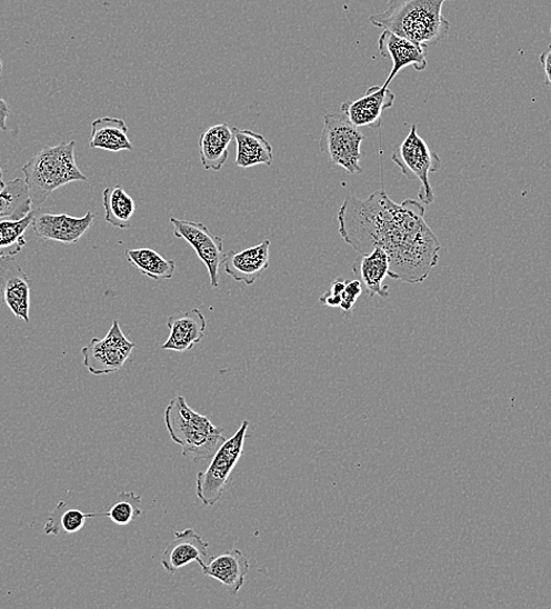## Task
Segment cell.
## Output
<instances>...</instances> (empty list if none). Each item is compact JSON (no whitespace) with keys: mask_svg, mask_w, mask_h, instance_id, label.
I'll list each match as a JSON object with an SVG mask.
<instances>
[{"mask_svg":"<svg viewBox=\"0 0 551 609\" xmlns=\"http://www.w3.org/2000/svg\"><path fill=\"white\" fill-rule=\"evenodd\" d=\"M427 208L415 200L393 202L384 189L359 200L348 196L337 214L339 234L359 254L383 249L390 258L389 277L418 284L440 259V242L425 221Z\"/></svg>","mask_w":551,"mask_h":609,"instance_id":"cell-1","label":"cell"},{"mask_svg":"<svg viewBox=\"0 0 551 609\" xmlns=\"http://www.w3.org/2000/svg\"><path fill=\"white\" fill-rule=\"evenodd\" d=\"M447 2L453 0H388L387 10L371 16L370 23L431 48L450 32V21L442 16Z\"/></svg>","mask_w":551,"mask_h":609,"instance_id":"cell-2","label":"cell"},{"mask_svg":"<svg viewBox=\"0 0 551 609\" xmlns=\"http://www.w3.org/2000/svg\"><path fill=\"white\" fill-rule=\"evenodd\" d=\"M164 425L172 441L182 448L186 459L209 461L226 441L223 429L190 408L181 396L169 402Z\"/></svg>","mask_w":551,"mask_h":609,"instance_id":"cell-3","label":"cell"},{"mask_svg":"<svg viewBox=\"0 0 551 609\" xmlns=\"http://www.w3.org/2000/svg\"><path fill=\"white\" fill-rule=\"evenodd\" d=\"M76 141L47 146L21 169L33 206L44 204L63 186L89 180L76 162Z\"/></svg>","mask_w":551,"mask_h":609,"instance_id":"cell-4","label":"cell"},{"mask_svg":"<svg viewBox=\"0 0 551 609\" xmlns=\"http://www.w3.org/2000/svg\"><path fill=\"white\" fill-rule=\"evenodd\" d=\"M365 137L343 113L324 116V128L320 141L323 154L332 164L344 168L351 176L363 172L360 161L364 154L362 144Z\"/></svg>","mask_w":551,"mask_h":609,"instance_id":"cell-5","label":"cell"},{"mask_svg":"<svg viewBox=\"0 0 551 609\" xmlns=\"http://www.w3.org/2000/svg\"><path fill=\"white\" fill-rule=\"evenodd\" d=\"M392 161L409 180L419 182L418 198L420 202L423 206H431L434 202L435 194L430 181V173L437 172L442 162L427 141L419 137L417 124H412L407 139L394 147Z\"/></svg>","mask_w":551,"mask_h":609,"instance_id":"cell-6","label":"cell"},{"mask_svg":"<svg viewBox=\"0 0 551 609\" xmlns=\"http://www.w3.org/2000/svg\"><path fill=\"white\" fill-rule=\"evenodd\" d=\"M249 421L244 420L234 437L218 449L204 472L197 478V495L204 507H214L223 496L231 472L243 455Z\"/></svg>","mask_w":551,"mask_h":609,"instance_id":"cell-7","label":"cell"},{"mask_svg":"<svg viewBox=\"0 0 551 609\" xmlns=\"http://www.w3.org/2000/svg\"><path fill=\"white\" fill-rule=\"evenodd\" d=\"M136 343L124 336L119 320H114L108 336L93 338L82 347L83 366L96 376H110L120 371L134 351Z\"/></svg>","mask_w":551,"mask_h":609,"instance_id":"cell-8","label":"cell"},{"mask_svg":"<svg viewBox=\"0 0 551 609\" xmlns=\"http://www.w3.org/2000/svg\"><path fill=\"white\" fill-rule=\"evenodd\" d=\"M174 226V236L182 238L192 247L201 262L206 266L210 286L213 289L220 287V267L223 266L226 253H223V239L213 236L202 223L171 219Z\"/></svg>","mask_w":551,"mask_h":609,"instance_id":"cell-9","label":"cell"},{"mask_svg":"<svg viewBox=\"0 0 551 609\" xmlns=\"http://www.w3.org/2000/svg\"><path fill=\"white\" fill-rule=\"evenodd\" d=\"M94 214L88 211L82 217L67 213H53L48 209L34 210L32 229L41 241H53L61 244H76L93 226Z\"/></svg>","mask_w":551,"mask_h":609,"instance_id":"cell-10","label":"cell"},{"mask_svg":"<svg viewBox=\"0 0 551 609\" xmlns=\"http://www.w3.org/2000/svg\"><path fill=\"white\" fill-rule=\"evenodd\" d=\"M0 294L16 318L30 322L31 280L14 257H0Z\"/></svg>","mask_w":551,"mask_h":609,"instance_id":"cell-11","label":"cell"},{"mask_svg":"<svg viewBox=\"0 0 551 609\" xmlns=\"http://www.w3.org/2000/svg\"><path fill=\"white\" fill-rule=\"evenodd\" d=\"M378 49L381 57L390 58L393 62L384 83L388 87L402 69L413 67L415 71L422 72L428 68V48L405 37L384 30L379 37Z\"/></svg>","mask_w":551,"mask_h":609,"instance_id":"cell-12","label":"cell"},{"mask_svg":"<svg viewBox=\"0 0 551 609\" xmlns=\"http://www.w3.org/2000/svg\"><path fill=\"white\" fill-rule=\"evenodd\" d=\"M394 100L395 96L388 86H372L364 97L343 102L341 111L357 128L378 129L383 112L393 106Z\"/></svg>","mask_w":551,"mask_h":609,"instance_id":"cell-13","label":"cell"},{"mask_svg":"<svg viewBox=\"0 0 551 609\" xmlns=\"http://www.w3.org/2000/svg\"><path fill=\"white\" fill-rule=\"evenodd\" d=\"M198 563L203 575L220 581L231 597L238 596L242 590L250 569L249 560L237 549L211 557L208 563L203 559Z\"/></svg>","mask_w":551,"mask_h":609,"instance_id":"cell-14","label":"cell"},{"mask_svg":"<svg viewBox=\"0 0 551 609\" xmlns=\"http://www.w3.org/2000/svg\"><path fill=\"white\" fill-rule=\"evenodd\" d=\"M167 326L169 337L162 350L182 353L193 350L203 340L207 320L199 309H193L169 317Z\"/></svg>","mask_w":551,"mask_h":609,"instance_id":"cell-15","label":"cell"},{"mask_svg":"<svg viewBox=\"0 0 551 609\" xmlns=\"http://www.w3.org/2000/svg\"><path fill=\"white\" fill-rule=\"evenodd\" d=\"M269 262L270 241L266 239L261 244L243 251L226 253L223 269L236 281L252 286L268 270Z\"/></svg>","mask_w":551,"mask_h":609,"instance_id":"cell-16","label":"cell"},{"mask_svg":"<svg viewBox=\"0 0 551 609\" xmlns=\"http://www.w3.org/2000/svg\"><path fill=\"white\" fill-rule=\"evenodd\" d=\"M209 542L196 532L194 529H186L177 532L174 539L163 551L161 563L168 573H177L187 565L198 562L208 557Z\"/></svg>","mask_w":551,"mask_h":609,"instance_id":"cell-17","label":"cell"},{"mask_svg":"<svg viewBox=\"0 0 551 609\" xmlns=\"http://www.w3.org/2000/svg\"><path fill=\"white\" fill-rule=\"evenodd\" d=\"M353 274L364 287L369 297L379 296L388 299L389 288L384 286L385 278L390 272L389 254L380 248L373 249L365 254H359L352 266Z\"/></svg>","mask_w":551,"mask_h":609,"instance_id":"cell-18","label":"cell"},{"mask_svg":"<svg viewBox=\"0 0 551 609\" xmlns=\"http://www.w3.org/2000/svg\"><path fill=\"white\" fill-rule=\"evenodd\" d=\"M237 142L236 164L242 169L264 164L270 167L273 162V150L269 141L252 130L231 128Z\"/></svg>","mask_w":551,"mask_h":609,"instance_id":"cell-19","label":"cell"},{"mask_svg":"<svg viewBox=\"0 0 551 609\" xmlns=\"http://www.w3.org/2000/svg\"><path fill=\"white\" fill-rule=\"evenodd\" d=\"M232 130L227 123L206 130L199 140L201 164L206 170L220 171L229 157Z\"/></svg>","mask_w":551,"mask_h":609,"instance_id":"cell-20","label":"cell"},{"mask_svg":"<svg viewBox=\"0 0 551 609\" xmlns=\"http://www.w3.org/2000/svg\"><path fill=\"white\" fill-rule=\"evenodd\" d=\"M91 148L111 152L132 151L134 146L129 138V127L117 118H99L92 122Z\"/></svg>","mask_w":551,"mask_h":609,"instance_id":"cell-21","label":"cell"},{"mask_svg":"<svg viewBox=\"0 0 551 609\" xmlns=\"http://www.w3.org/2000/svg\"><path fill=\"white\" fill-rule=\"evenodd\" d=\"M104 220L118 229H130L137 211L132 196L122 186L106 188L102 191Z\"/></svg>","mask_w":551,"mask_h":609,"instance_id":"cell-22","label":"cell"},{"mask_svg":"<svg viewBox=\"0 0 551 609\" xmlns=\"http://www.w3.org/2000/svg\"><path fill=\"white\" fill-rule=\"evenodd\" d=\"M32 201L26 180L14 179L0 192V221L24 219L31 210Z\"/></svg>","mask_w":551,"mask_h":609,"instance_id":"cell-23","label":"cell"},{"mask_svg":"<svg viewBox=\"0 0 551 609\" xmlns=\"http://www.w3.org/2000/svg\"><path fill=\"white\" fill-rule=\"evenodd\" d=\"M126 259L142 274L157 281L172 279L177 270L174 260L166 259L153 249L127 250Z\"/></svg>","mask_w":551,"mask_h":609,"instance_id":"cell-24","label":"cell"},{"mask_svg":"<svg viewBox=\"0 0 551 609\" xmlns=\"http://www.w3.org/2000/svg\"><path fill=\"white\" fill-rule=\"evenodd\" d=\"M93 517H98V513H84L81 510L71 509L66 502H59L48 518L44 533L48 536L76 535L83 529L87 520Z\"/></svg>","mask_w":551,"mask_h":609,"instance_id":"cell-25","label":"cell"},{"mask_svg":"<svg viewBox=\"0 0 551 609\" xmlns=\"http://www.w3.org/2000/svg\"><path fill=\"white\" fill-rule=\"evenodd\" d=\"M33 219L34 211H31L18 221H0V257H14L27 247L26 232Z\"/></svg>","mask_w":551,"mask_h":609,"instance_id":"cell-26","label":"cell"},{"mask_svg":"<svg viewBox=\"0 0 551 609\" xmlns=\"http://www.w3.org/2000/svg\"><path fill=\"white\" fill-rule=\"evenodd\" d=\"M142 499L134 492H121L109 511L98 516L109 517L116 526L127 527L142 515Z\"/></svg>","mask_w":551,"mask_h":609,"instance_id":"cell-27","label":"cell"},{"mask_svg":"<svg viewBox=\"0 0 551 609\" xmlns=\"http://www.w3.org/2000/svg\"><path fill=\"white\" fill-rule=\"evenodd\" d=\"M363 293L362 282L359 280H347V286L342 292V303L341 309L345 312V316L349 317L352 313L355 301Z\"/></svg>","mask_w":551,"mask_h":609,"instance_id":"cell-28","label":"cell"},{"mask_svg":"<svg viewBox=\"0 0 551 609\" xmlns=\"http://www.w3.org/2000/svg\"><path fill=\"white\" fill-rule=\"evenodd\" d=\"M540 63L544 72V84L551 91V46L540 54Z\"/></svg>","mask_w":551,"mask_h":609,"instance_id":"cell-29","label":"cell"},{"mask_svg":"<svg viewBox=\"0 0 551 609\" xmlns=\"http://www.w3.org/2000/svg\"><path fill=\"white\" fill-rule=\"evenodd\" d=\"M10 114H11V107L3 98H0V132H7L8 130L7 122Z\"/></svg>","mask_w":551,"mask_h":609,"instance_id":"cell-30","label":"cell"},{"mask_svg":"<svg viewBox=\"0 0 551 609\" xmlns=\"http://www.w3.org/2000/svg\"><path fill=\"white\" fill-rule=\"evenodd\" d=\"M321 302L329 308H341L342 296L335 294L331 291H328L321 297Z\"/></svg>","mask_w":551,"mask_h":609,"instance_id":"cell-31","label":"cell"},{"mask_svg":"<svg viewBox=\"0 0 551 609\" xmlns=\"http://www.w3.org/2000/svg\"><path fill=\"white\" fill-rule=\"evenodd\" d=\"M7 187V183L3 181V170L0 168V192H2Z\"/></svg>","mask_w":551,"mask_h":609,"instance_id":"cell-32","label":"cell"},{"mask_svg":"<svg viewBox=\"0 0 551 609\" xmlns=\"http://www.w3.org/2000/svg\"><path fill=\"white\" fill-rule=\"evenodd\" d=\"M3 72V60L2 57H0V74Z\"/></svg>","mask_w":551,"mask_h":609,"instance_id":"cell-33","label":"cell"},{"mask_svg":"<svg viewBox=\"0 0 551 609\" xmlns=\"http://www.w3.org/2000/svg\"><path fill=\"white\" fill-rule=\"evenodd\" d=\"M550 34H551V28H550Z\"/></svg>","mask_w":551,"mask_h":609,"instance_id":"cell-34","label":"cell"}]
</instances>
